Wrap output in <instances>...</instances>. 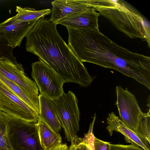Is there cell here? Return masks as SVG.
I'll return each mask as SVG.
<instances>
[{"instance_id": "6da1fadb", "label": "cell", "mask_w": 150, "mask_h": 150, "mask_svg": "<svg viewBox=\"0 0 150 150\" xmlns=\"http://www.w3.org/2000/svg\"><path fill=\"white\" fill-rule=\"evenodd\" d=\"M68 46L82 62L116 70L150 88V58L119 46L99 30L66 27Z\"/></svg>"}, {"instance_id": "7a4b0ae2", "label": "cell", "mask_w": 150, "mask_h": 150, "mask_svg": "<svg viewBox=\"0 0 150 150\" xmlns=\"http://www.w3.org/2000/svg\"><path fill=\"white\" fill-rule=\"evenodd\" d=\"M56 25L50 19H39L26 37V50L36 55L64 83L73 82L88 87L94 78L61 37Z\"/></svg>"}, {"instance_id": "3957f363", "label": "cell", "mask_w": 150, "mask_h": 150, "mask_svg": "<svg viewBox=\"0 0 150 150\" xmlns=\"http://www.w3.org/2000/svg\"><path fill=\"white\" fill-rule=\"evenodd\" d=\"M90 7L99 12L118 30L131 38L145 41L150 47V32L140 14L121 1L88 0Z\"/></svg>"}, {"instance_id": "277c9868", "label": "cell", "mask_w": 150, "mask_h": 150, "mask_svg": "<svg viewBox=\"0 0 150 150\" xmlns=\"http://www.w3.org/2000/svg\"><path fill=\"white\" fill-rule=\"evenodd\" d=\"M51 100L66 137L71 142L77 137V133L79 129L78 99L72 91H69L59 98Z\"/></svg>"}, {"instance_id": "5b68a950", "label": "cell", "mask_w": 150, "mask_h": 150, "mask_svg": "<svg viewBox=\"0 0 150 150\" xmlns=\"http://www.w3.org/2000/svg\"><path fill=\"white\" fill-rule=\"evenodd\" d=\"M32 78L38 87L40 94L51 100L56 99L64 93L63 79L40 61L31 64Z\"/></svg>"}, {"instance_id": "8992f818", "label": "cell", "mask_w": 150, "mask_h": 150, "mask_svg": "<svg viewBox=\"0 0 150 150\" xmlns=\"http://www.w3.org/2000/svg\"><path fill=\"white\" fill-rule=\"evenodd\" d=\"M115 89V105L120 117L126 125L137 133L139 116L142 111L136 97L127 88L124 89L118 86Z\"/></svg>"}, {"instance_id": "52a82bcc", "label": "cell", "mask_w": 150, "mask_h": 150, "mask_svg": "<svg viewBox=\"0 0 150 150\" xmlns=\"http://www.w3.org/2000/svg\"><path fill=\"white\" fill-rule=\"evenodd\" d=\"M0 110L17 118L36 123L39 114L5 88L0 86Z\"/></svg>"}, {"instance_id": "ba28073f", "label": "cell", "mask_w": 150, "mask_h": 150, "mask_svg": "<svg viewBox=\"0 0 150 150\" xmlns=\"http://www.w3.org/2000/svg\"><path fill=\"white\" fill-rule=\"evenodd\" d=\"M0 74L21 88L37 95L38 89L34 81L25 73L22 65L7 58L0 60Z\"/></svg>"}, {"instance_id": "9c48e42d", "label": "cell", "mask_w": 150, "mask_h": 150, "mask_svg": "<svg viewBox=\"0 0 150 150\" xmlns=\"http://www.w3.org/2000/svg\"><path fill=\"white\" fill-rule=\"evenodd\" d=\"M38 20L23 22L13 20L11 17L0 23V30L14 49L20 46L23 39L26 37Z\"/></svg>"}, {"instance_id": "30bf717a", "label": "cell", "mask_w": 150, "mask_h": 150, "mask_svg": "<svg viewBox=\"0 0 150 150\" xmlns=\"http://www.w3.org/2000/svg\"><path fill=\"white\" fill-rule=\"evenodd\" d=\"M107 122L106 129L110 136L114 131L120 132L124 136L126 142L140 147L144 150H150L148 142L128 127L113 112L108 114Z\"/></svg>"}, {"instance_id": "8fae6325", "label": "cell", "mask_w": 150, "mask_h": 150, "mask_svg": "<svg viewBox=\"0 0 150 150\" xmlns=\"http://www.w3.org/2000/svg\"><path fill=\"white\" fill-rule=\"evenodd\" d=\"M50 19L56 22L71 15L84 11L90 7L88 0H55L51 3Z\"/></svg>"}, {"instance_id": "7c38bea8", "label": "cell", "mask_w": 150, "mask_h": 150, "mask_svg": "<svg viewBox=\"0 0 150 150\" xmlns=\"http://www.w3.org/2000/svg\"><path fill=\"white\" fill-rule=\"evenodd\" d=\"M100 15L94 8L90 7L84 11L66 17L55 23L66 27L99 30L98 18Z\"/></svg>"}, {"instance_id": "4fadbf2b", "label": "cell", "mask_w": 150, "mask_h": 150, "mask_svg": "<svg viewBox=\"0 0 150 150\" xmlns=\"http://www.w3.org/2000/svg\"><path fill=\"white\" fill-rule=\"evenodd\" d=\"M0 86L10 92L39 114V96L21 88L0 74Z\"/></svg>"}, {"instance_id": "5bb4252c", "label": "cell", "mask_w": 150, "mask_h": 150, "mask_svg": "<svg viewBox=\"0 0 150 150\" xmlns=\"http://www.w3.org/2000/svg\"><path fill=\"white\" fill-rule=\"evenodd\" d=\"M40 145L43 150H49L61 144L62 138L59 133L52 130L39 119L35 123Z\"/></svg>"}, {"instance_id": "9a60e30c", "label": "cell", "mask_w": 150, "mask_h": 150, "mask_svg": "<svg viewBox=\"0 0 150 150\" xmlns=\"http://www.w3.org/2000/svg\"><path fill=\"white\" fill-rule=\"evenodd\" d=\"M39 119L43 121L54 132L59 133L61 127L51 100L41 94L39 95Z\"/></svg>"}, {"instance_id": "2e32d148", "label": "cell", "mask_w": 150, "mask_h": 150, "mask_svg": "<svg viewBox=\"0 0 150 150\" xmlns=\"http://www.w3.org/2000/svg\"><path fill=\"white\" fill-rule=\"evenodd\" d=\"M16 11L17 13L14 16L11 17L13 20L28 22L39 20L44 17L46 15L50 14L51 9H47L40 10H36L34 8L29 7L22 8L16 6Z\"/></svg>"}, {"instance_id": "e0dca14e", "label": "cell", "mask_w": 150, "mask_h": 150, "mask_svg": "<svg viewBox=\"0 0 150 150\" xmlns=\"http://www.w3.org/2000/svg\"><path fill=\"white\" fill-rule=\"evenodd\" d=\"M20 138L21 142L29 150H40V145L36 129L30 132L21 131Z\"/></svg>"}, {"instance_id": "ac0fdd59", "label": "cell", "mask_w": 150, "mask_h": 150, "mask_svg": "<svg viewBox=\"0 0 150 150\" xmlns=\"http://www.w3.org/2000/svg\"><path fill=\"white\" fill-rule=\"evenodd\" d=\"M137 133L150 144V113L142 112L140 115Z\"/></svg>"}, {"instance_id": "d6986e66", "label": "cell", "mask_w": 150, "mask_h": 150, "mask_svg": "<svg viewBox=\"0 0 150 150\" xmlns=\"http://www.w3.org/2000/svg\"><path fill=\"white\" fill-rule=\"evenodd\" d=\"M13 49L10 42L0 30V60L7 58L15 63H18L16 57L13 55Z\"/></svg>"}, {"instance_id": "ffe728a7", "label": "cell", "mask_w": 150, "mask_h": 150, "mask_svg": "<svg viewBox=\"0 0 150 150\" xmlns=\"http://www.w3.org/2000/svg\"><path fill=\"white\" fill-rule=\"evenodd\" d=\"M0 129V150H14L11 144L9 137L10 127L6 125Z\"/></svg>"}, {"instance_id": "44dd1931", "label": "cell", "mask_w": 150, "mask_h": 150, "mask_svg": "<svg viewBox=\"0 0 150 150\" xmlns=\"http://www.w3.org/2000/svg\"><path fill=\"white\" fill-rule=\"evenodd\" d=\"M96 118V115L95 113L93 120L90 124L88 132L85 134L82 142L85 145L87 150H94V136L93 133V127Z\"/></svg>"}, {"instance_id": "7402d4cb", "label": "cell", "mask_w": 150, "mask_h": 150, "mask_svg": "<svg viewBox=\"0 0 150 150\" xmlns=\"http://www.w3.org/2000/svg\"><path fill=\"white\" fill-rule=\"evenodd\" d=\"M109 150H144L142 148L133 144L124 145L120 144H111Z\"/></svg>"}, {"instance_id": "603a6c76", "label": "cell", "mask_w": 150, "mask_h": 150, "mask_svg": "<svg viewBox=\"0 0 150 150\" xmlns=\"http://www.w3.org/2000/svg\"><path fill=\"white\" fill-rule=\"evenodd\" d=\"M110 144V142L100 140L94 136V150H109Z\"/></svg>"}, {"instance_id": "cb8c5ba5", "label": "cell", "mask_w": 150, "mask_h": 150, "mask_svg": "<svg viewBox=\"0 0 150 150\" xmlns=\"http://www.w3.org/2000/svg\"><path fill=\"white\" fill-rule=\"evenodd\" d=\"M80 138L77 137L71 142L69 150H77V146Z\"/></svg>"}, {"instance_id": "d4e9b609", "label": "cell", "mask_w": 150, "mask_h": 150, "mask_svg": "<svg viewBox=\"0 0 150 150\" xmlns=\"http://www.w3.org/2000/svg\"><path fill=\"white\" fill-rule=\"evenodd\" d=\"M49 150H69V148L66 144H61Z\"/></svg>"}, {"instance_id": "484cf974", "label": "cell", "mask_w": 150, "mask_h": 150, "mask_svg": "<svg viewBox=\"0 0 150 150\" xmlns=\"http://www.w3.org/2000/svg\"><path fill=\"white\" fill-rule=\"evenodd\" d=\"M77 150H87L86 146L82 142V139L80 138L77 146Z\"/></svg>"}, {"instance_id": "4316f807", "label": "cell", "mask_w": 150, "mask_h": 150, "mask_svg": "<svg viewBox=\"0 0 150 150\" xmlns=\"http://www.w3.org/2000/svg\"><path fill=\"white\" fill-rule=\"evenodd\" d=\"M5 127L2 112L0 110V129L4 128Z\"/></svg>"}]
</instances>
